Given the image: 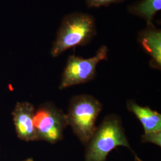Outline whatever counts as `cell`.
I'll return each mask as SVG.
<instances>
[{"label":"cell","instance_id":"6da1fadb","mask_svg":"<svg viewBox=\"0 0 161 161\" xmlns=\"http://www.w3.org/2000/svg\"><path fill=\"white\" fill-rule=\"evenodd\" d=\"M97 35L95 19L88 13L74 12L63 18L51 50L56 58L76 46L88 44Z\"/></svg>","mask_w":161,"mask_h":161},{"label":"cell","instance_id":"7a4b0ae2","mask_svg":"<svg viewBox=\"0 0 161 161\" xmlns=\"http://www.w3.org/2000/svg\"><path fill=\"white\" fill-rule=\"evenodd\" d=\"M86 146L85 161H106L110 152L118 146L131 150L121 119L115 115L104 119Z\"/></svg>","mask_w":161,"mask_h":161},{"label":"cell","instance_id":"3957f363","mask_svg":"<svg viewBox=\"0 0 161 161\" xmlns=\"http://www.w3.org/2000/svg\"><path fill=\"white\" fill-rule=\"evenodd\" d=\"M102 104L92 96L82 94L72 98L66 115L68 125L80 142L86 145L95 132L96 122Z\"/></svg>","mask_w":161,"mask_h":161},{"label":"cell","instance_id":"277c9868","mask_svg":"<svg viewBox=\"0 0 161 161\" xmlns=\"http://www.w3.org/2000/svg\"><path fill=\"white\" fill-rule=\"evenodd\" d=\"M108 54V47L102 46L92 58H84L75 55L69 56L62 74L59 88L63 90L92 80L96 76L98 64L106 60Z\"/></svg>","mask_w":161,"mask_h":161},{"label":"cell","instance_id":"5b68a950","mask_svg":"<svg viewBox=\"0 0 161 161\" xmlns=\"http://www.w3.org/2000/svg\"><path fill=\"white\" fill-rule=\"evenodd\" d=\"M34 123L38 140L51 144L63 138L64 131L68 125L66 115L50 103L41 105L35 111Z\"/></svg>","mask_w":161,"mask_h":161},{"label":"cell","instance_id":"8992f818","mask_svg":"<svg viewBox=\"0 0 161 161\" xmlns=\"http://www.w3.org/2000/svg\"><path fill=\"white\" fill-rule=\"evenodd\" d=\"M34 106L28 102H17L12 112L18 138L26 142L38 140L34 123Z\"/></svg>","mask_w":161,"mask_h":161},{"label":"cell","instance_id":"52a82bcc","mask_svg":"<svg viewBox=\"0 0 161 161\" xmlns=\"http://www.w3.org/2000/svg\"><path fill=\"white\" fill-rule=\"evenodd\" d=\"M138 41L144 51L150 57V66L161 70V31L153 24L147 25L138 33Z\"/></svg>","mask_w":161,"mask_h":161},{"label":"cell","instance_id":"ba28073f","mask_svg":"<svg viewBox=\"0 0 161 161\" xmlns=\"http://www.w3.org/2000/svg\"><path fill=\"white\" fill-rule=\"evenodd\" d=\"M127 106L141 122L144 133L161 131V115L159 112L149 107L141 106L132 100L127 102Z\"/></svg>","mask_w":161,"mask_h":161},{"label":"cell","instance_id":"9c48e42d","mask_svg":"<svg viewBox=\"0 0 161 161\" xmlns=\"http://www.w3.org/2000/svg\"><path fill=\"white\" fill-rule=\"evenodd\" d=\"M161 10V0H140L128 6V12L143 19L147 25H152L156 13Z\"/></svg>","mask_w":161,"mask_h":161},{"label":"cell","instance_id":"30bf717a","mask_svg":"<svg viewBox=\"0 0 161 161\" xmlns=\"http://www.w3.org/2000/svg\"><path fill=\"white\" fill-rule=\"evenodd\" d=\"M143 143H151L158 146H161V131L144 133L142 136Z\"/></svg>","mask_w":161,"mask_h":161},{"label":"cell","instance_id":"8fae6325","mask_svg":"<svg viewBox=\"0 0 161 161\" xmlns=\"http://www.w3.org/2000/svg\"><path fill=\"white\" fill-rule=\"evenodd\" d=\"M126 0H86V6L88 8L100 7L110 6L112 4L120 3Z\"/></svg>","mask_w":161,"mask_h":161},{"label":"cell","instance_id":"7c38bea8","mask_svg":"<svg viewBox=\"0 0 161 161\" xmlns=\"http://www.w3.org/2000/svg\"><path fill=\"white\" fill-rule=\"evenodd\" d=\"M23 161H34V159H32V158H28V159H26V160H24Z\"/></svg>","mask_w":161,"mask_h":161}]
</instances>
